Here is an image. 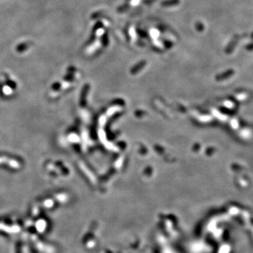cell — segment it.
<instances>
[{
  "label": "cell",
  "mask_w": 253,
  "mask_h": 253,
  "mask_svg": "<svg viewBox=\"0 0 253 253\" xmlns=\"http://www.w3.org/2000/svg\"><path fill=\"white\" fill-rule=\"evenodd\" d=\"M179 4V0H167L162 2V6L165 7H172V6H175Z\"/></svg>",
  "instance_id": "cell-1"
},
{
  "label": "cell",
  "mask_w": 253,
  "mask_h": 253,
  "mask_svg": "<svg viewBox=\"0 0 253 253\" xmlns=\"http://www.w3.org/2000/svg\"><path fill=\"white\" fill-rule=\"evenodd\" d=\"M150 33H151V36H152L153 38H156V37L158 36V32L156 30H152Z\"/></svg>",
  "instance_id": "cell-2"
},
{
  "label": "cell",
  "mask_w": 253,
  "mask_h": 253,
  "mask_svg": "<svg viewBox=\"0 0 253 253\" xmlns=\"http://www.w3.org/2000/svg\"><path fill=\"white\" fill-rule=\"evenodd\" d=\"M102 42H103V45H105V46L108 45V38H107L106 36L103 37V40H102Z\"/></svg>",
  "instance_id": "cell-3"
},
{
  "label": "cell",
  "mask_w": 253,
  "mask_h": 253,
  "mask_svg": "<svg viewBox=\"0 0 253 253\" xmlns=\"http://www.w3.org/2000/svg\"><path fill=\"white\" fill-rule=\"evenodd\" d=\"M103 33H104V31H103V29H100V30H98V32H97V35H98V36L102 35Z\"/></svg>",
  "instance_id": "cell-4"
}]
</instances>
